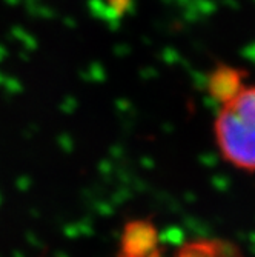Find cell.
Returning a JSON list of instances; mask_svg holds the SVG:
<instances>
[{
    "instance_id": "obj_1",
    "label": "cell",
    "mask_w": 255,
    "mask_h": 257,
    "mask_svg": "<svg viewBox=\"0 0 255 257\" xmlns=\"http://www.w3.org/2000/svg\"><path fill=\"white\" fill-rule=\"evenodd\" d=\"M214 130L218 150L230 165L255 171V86H243L221 103Z\"/></svg>"
},
{
    "instance_id": "obj_4",
    "label": "cell",
    "mask_w": 255,
    "mask_h": 257,
    "mask_svg": "<svg viewBox=\"0 0 255 257\" xmlns=\"http://www.w3.org/2000/svg\"><path fill=\"white\" fill-rule=\"evenodd\" d=\"M211 94L220 100L221 103L232 99L237 92L243 88L241 85V74L234 68L229 66H221L212 73L211 82Z\"/></svg>"
},
{
    "instance_id": "obj_3",
    "label": "cell",
    "mask_w": 255,
    "mask_h": 257,
    "mask_svg": "<svg viewBox=\"0 0 255 257\" xmlns=\"http://www.w3.org/2000/svg\"><path fill=\"white\" fill-rule=\"evenodd\" d=\"M152 257H161L157 251ZM174 257H243L238 246L224 240H194L178 248Z\"/></svg>"
},
{
    "instance_id": "obj_2",
    "label": "cell",
    "mask_w": 255,
    "mask_h": 257,
    "mask_svg": "<svg viewBox=\"0 0 255 257\" xmlns=\"http://www.w3.org/2000/svg\"><path fill=\"white\" fill-rule=\"evenodd\" d=\"M157 229L148 220H131L126 223L119 257H152L157 248Z\"/></svg>"
}]
</instances>
